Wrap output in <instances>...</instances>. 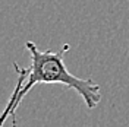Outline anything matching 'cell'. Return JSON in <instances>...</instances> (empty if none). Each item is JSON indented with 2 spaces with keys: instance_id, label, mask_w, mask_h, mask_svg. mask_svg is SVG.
Listing matches in <instances>:
<instances>
[{
  "instance_id": "1",
  "label": "cell",
  "mask_w": 129,
  "mask_h": 127,
  "mask_svg": "<svg viewBox=\"0 0 129 127\" xmlns=\"http://www.w3.org/2000/svg\"><path fill=\"white\" fill-rule=\"evenodd\" d=\"M25 45H26V50L31 54V66L28 67L29 69L28 78H26V82H25V85L22 86L21 91H19L21 78L18 79L15 91L12 92V96L9 99L8 105H6V110L2 115L0 127H3L5 121L9 117H12V127H16V117H15L16 108L22 102V99L28 95V92L38 83H46V85L56 83V85H64V86L71 88L84 99L88 110H94L100 104V101H101L100 85L95 83L89 78L82 79V78L75 76L66 67L64 54L71 48L69 44H64L63 48L59 50V51H50V50L41 51V50L37 48V45L32 41H28Z\"/></svg>"
}]
</instances>
